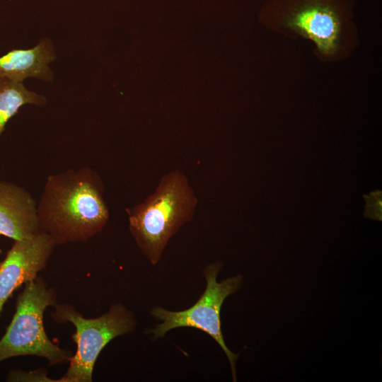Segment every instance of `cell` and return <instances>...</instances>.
<instances>
[{"label":"cell","instance_id":"7a4b0ae2","mask_svg":"<svg viewBox=\"0 0 382 382\" xmlns=\"http://www.w3.org/2000/svg\"><path fill=\"white\" fill-rule=\"evenodd\" d=\"M197 205L187 176L175 169L161 177L146 199L127 209L130 233L152 265L158 263L171 237L192 219Z\"/></svg>","mask_w":382,"mask_h":382},{"label":"cell","instance_id":"8992f818","mask_svg":"<svg viewBox=\"0 0 382 382\" xmlns=\"http://www.w3.org/2000/svg\"><path fill=\"white\" fill-rule=\"evenodd\" d=\"M55 247L51 238L42 232L14 241L0 262V316L13 291L35 279L47 266Z\"/></svg>","mask_w":382,"mask_h":382},{"label":"cell","instance_id":"5b68a950","mask_svg":"<svg viewBox=\"0 0 382 382\" xmlns=\"http://www.w3.org/2000/svg\"><path fill=\"white\" fill-rule=\"evenodd\" d=\"M221 268V264L218 262L205 268L206 289L198 301L188 309L171 311L158 306L153 308L151 314L161 323L150 332L157 339L165 336L168 331L180 327H191L202 330L210 335L226 354L231 366L232 379L235 382L237 381L236 364L239 354L231 351L224 342L220 312L226 297L241 288L243 279L241 274H237L218 282L216 277Z\"/></svg>","mask_w":382,"mask_h":382},{"label":"cell","instance_id":"3957f363","mask_svg":"<svg viewBox=\"0 0 382 382\" xmlns=\"http://www.w3.org/2000/svg\"><path fill=\"white\" fill-rule=\"evenodd\" d=\"M57 303L55 290L41 277L25 284L18 296L13 319L0 340V362L25 355L44 357L50 364L69 361L71 352L53 343L44 328L46 308Z\"/></svg>","mask_w":382,"mask_h":382},{"label":"cell","instance_id":"30bf717a","mask_svg":"<svg viewBox=\"0 0 382 382\" xmlns=\"http://www.w3.org/2000/svg\"><path fill=\"white\" fill-rule=\"evenodd\" d=\"M45 96L28 90L23 83L0 79V137L6 125L27 104L44 105Z\"/></svg>","mask_w":382,"mask_h":382},{"label":"cell","instance_id":"277c9868","mask_svg":"<svg viewBox=\"0 0 382 382\" xmlns=\"http://www.w3.org/2000/svg\"><path fill=\"white\" fill-rule=\"evenodd\" d=\"M52 318L59 323L69 322L75 327L71 336L77 349L69 366L57 382H91L93 368L103 349L117 336L132 332L137 325L133 313L117 303L103 316L86 318L69 304H56Z\"/></svg>","mask_w":382,"mask_h":382},{"label":"cell","instance_id":"6da1fadb","mask_svg":"<svg viewBox=\"0 0 382 382\" xmlns=\"http://www.w3.org/2000/svg\"><path fill=\"white\" fill-rule=\"evenodd\" d=\"M37 211L40 232L55 246L87 241L103 231L110 216L101 178L88 166L50 175Z\"/></svg>","mask_w":382,"mask_h":382},{"label":"cell","instance_id":"ba28073f","mask_svg":"<svg viewBox=\"0 0 382 382\" xmlns=\"http://www.w3.org/2000/svg\"><path fill=\"white\" fill-rule=\"evenodd\" d=\"M284 25L313 40L324 54H332L337 49L341 23L337 13L327 4H306L291 13Z\"/></svg>","mask_w":382,"mask_h":382},{"label":"cell","instance_id":"9c48e42d","mask_svg":"<svg viewBox=\"0 0 382 382\" xmlns=\"http://www.w3.org/2000/svg\"><path fill=\"white\" fill-rule=\"evenodd\" d=\"M56 58L52 42L40 40L30 49H14L0 57V79L21 82L30 77L50 81L53 74L49 64Z\"/></svg>","mask_w":382,"mask_h":382},{"label":"cell","instance_id":"52a82bcc","mask_svg":"<svg viewBox=\"0 0 382 382\" xmlns=\"http://www.w3.org/2000/svg\"><path fill=\"white\" fill-rule=\"evenodd\" d=\"M40 233L37 204L24 187L0 179V235L13 241Z\"/></svg>","mask_w":382,"mask_h":382}]
</instances>
